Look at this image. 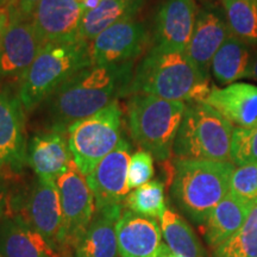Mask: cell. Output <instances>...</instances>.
Returning a JSON list of instances; mask_svg holds the SVG:
<instances>
[{"label":"cell","instance_id":"obj_22","mask_svg":"<svg viewBox=\"0 0 257 257\" xmlns=\"http://www.w3.org/2000/svg\"><path fill=\"white\" fill-rule=\"evenodd\" d=\"M250 206L251 205L229 193L213 208L204 224V237L212 248L216 249L226 242L242 227L248 217Z\"/></svg>","mask_w":257,"mask_h":257},{"label":"cell","instance_id":"obj_19","mask_svg":"<svg viewBox=\"0 0 257 257\" xmlns=\"http://www.w3.org/2000/svg\"><path fill=\"white\" fill-rule=\"evenodd\" d=\"M0 256L63 257L57 246L19 216L0 219Z\"/></svg>","mask_w":257,"mask_h":257},{"label":"cell","instance_id":"obj_29","mask_svg":"<svg viewBox=\"0 0 257 257\" xmlns=\"http://www.w3.org/2000/svg\"><path fill=\"white\" fill-rule=\"evenodd\" d=\"M230 154L237 166L257 162V127H234Z\"/></svg>","mask_w":257,"mask_h":257},{"label":"cell","instance_id":"obj_11","mask_svg":"<svg viewBox=\"0 0 257 257\" xmlns=\"http://www.w3.org/2000/svg\"><path fill=\"white\" fill-rule=\"evenodd\" d=\"M130 157V146L123 138L113 152L86 176V181L94 197L96 210L121 205L125 201L130 193L127 187Z\"/></svg>","mask_w":257,"mask_h":257},{"label":"cell","instance_id":"obj_27","mask_svg":"<svg viewBox=\"0 0 257 257\" xmlns=\"http://www.w3.org/2000/svg\"><path fill=\"white\" fill-rule=\"evenodd\" d=\"M214 257H257V201L250 206L242 227L214 249Z\"/></svg>","mask_w":257,"mask_h":257},{"label":"cell","instance_id":"obj_30","mask_svg":"<svg viewBox=\"0 0 257 257\" xmlns=\"http://www.w3.org/2000/svg\"><path fill=\"white\" fill-rule=\"evenodd\" d=\"M230 193L246 204L257 201V162L239 166L233 170Z\"/></svg>","mask_w":257,"mask_h":257},{"label":"cell","instance_id":"obj_40","mask_svg":"<svg viewBox=\"0 0 257 257\" xmlns=\"http://www.w3.org/2000/svg\"><path fill=\"white\" fill-rule=\"evenodd\" d=\"M2 79L3 78H2V76H0V87H2Z\"/></svg>","mask_w":257,"mask_h":257},{"label":"cell","instance_id":"obj_8","mask_svg":"<svg viewBox=\"0 0 257 257\" xmlns=\"http://www.w3.org/2000/svg\"><path fill=\"white\" fill-rule=\"evenodd\" d=\"M62 210L61 248L73 246L95 214V201L86 176L75 165L56 180Z\"/></svg>","mask_w":257,"mask_h":257},{"label":"cell","instance_id":"obj_17","mask_svg":"<svg viewBox=\"0 0 257 257\" xmlns=\"http://www.w3.org/2000/svg\"><path fill=\"white\" fill-rule=\"evenodd\" d=\"M120 257H157L162 231L155 218L123 210L115 226Z\"/></svg>","mask_w":257,"mask_h":257},{"label":"cell","instance_id":"obj_4","mask_svg":"<svg viewBox=\"0 0 257 257\" xmlns=\"http://www.w3.org/2000/svg\"><path fill=\"white\" fill-rule=\"evenodd\" d=\"M89 43L85 41L47 44L19 80L18 99L25 111L48 101L75 73L92 66Z\"/></svg>","mask_w":257,"mask_h":257},{"label":"cell","instance_id":"obj_28","mask_svg":"<svg viewBox=\"0 0 257 257\" xmlns=\"http://www.w3.org/2000/svg\"><path fill=\"white\" fill-rule=\"evenodd\" d=\"M127 210L140 216L149 218H161L166 211L165 186L161 181H149L133 192L125 199Z\"/></svg>","mask_w":257,"mask_h":257},{"label":"cell","instance_id":"obj_20","mask_svg":"<svg viewBox=\"0 0 257 257\" xmlns=\"http://www.w3.org/2000/svg\"><path fill=\"white\" fill-rule=\"evenodd\" d=\"M121 212V205L95 210L92 221L73 245L75 257H120L115 226Z\"/></svg>","mask_w":257,"mask_h":257},{"label":"cell","instance_id":"obj_41","mask_svg":"<svg viewBox=\"0 0 257 257\" xmlns=\"http://www.w3.org/2000/svg\"><path fill=\"white\" fill-rule=\"evenodd\" d=\"M0 257H2V256H0Z\"/></svg>","mask_w":257,"mask_h":257},{"label":"cell","instance_id":"obj_32","mask_svg":"<svg viewBox=\"0 0 257 257\" xmlns=\"http://www.w3.org/2000/svg\"><path fill=\"white\" fill-rule=\"evenodd\" d=\"M40 2L41 0H8L6 6L10 12V21L29 19Z\"/></svg>","mask_w":257,"mask_h":257},{"label":"cell","instance_id":"obj_23","mask_svg":"<svg viewBox=\"0 0 257 257\" xmlns=\"http://www.w3.org/2000/svg\"><path fill=\"white\" fill-rule=\"evenodd\" d=\"M144 0H102L95 9L82 15L79 28L80 40L91 43L112 25L133 19Z\"/></svg>","mask_w":257,"mask_h":257},{"label":"cell","instance_id":"obj_12","mask_svg":"<svg viewBox=\"0 0 257 257\" xmlns=\"http://www.w3.org/2000/svg\"><path fill=\"white\" fill-rule=\"evenodd\" d=\"M42 48L30 18L10 21L0 44V76L21 80Z\"/></svg>","mask_w":257,"mask_h":257},{"label":"cell","instance_id":"obj_9","mask_svg":"<svg viewBox=\"0 0 257 257\" xmlns=\"http://www.w3.org/2000/svg\"><path fill=\"white\" fill-rule=\"evenodd\" d=\"M148 41L149 37L143 23L134 18L120 22L89 43L92 63L96 66L134 63L142 55Z\"/></svg>","mask_w":257,"mask_h":257},{"label":"cell","instance_id":"obj_10","mask_svg":"<svg viewBox=\"0 0 257 257\" xmlns=\"http://www.w3.org/2000/svg\"><path fill=\"white\" fill-rule=\"evenodd\" d=\"M81 18L79 0H41L30 16L43 47L79 41Z\"/></svg>","mask_w":257,"mask_h":257},{"label":"cell","instance_id":"obj_1","mask_svg":"<svg viewBox=\"0 0 257 257\" xmlns=\"http://www.w3.org/2000/svg\"><path fill=\"white\" fill-rule=\"evenodd\" d=\"M134 74V63L92 64L79 70L48 100L51 130L67 133L69 125L130 94Z\"/></svg>","mask_w":257,"mask_h":257},{"label":"cell","instance_id":"obj_38","mask_svg":"<svg viewBox=\"0 0 257 257\" xmlns=\"http://www.w3.org/2000/svg\"><path fill=\"white\" fill-rule=\"evenodd\" d=\"M6 3H8V0H0V8H2V6H5Z\"/></svg>","mask_w":257,"mask_h":257},{"label":"cell","instance_id":"obj_21","mask_svg":"<svg viewBox=\"0 0 257 257\" xmlns=\"http://www.w3.org/2000/svg\"><path fill=\"white\" fill-rule=\"evenodd\" d=\"M237 127H257V86L236 82L224 88L212 86L205 100Z\"/></svg>","mask_w":257,"mask_h":257},{"label":"cell","instance_id":"obj_36","mask_svg":"<svg viewBox=\"0 0 257 257\" xmlns=\"http://www.w3.org/2000/svg\"><path fill=\"white\" fill-rule=\"evenodd\" d=\"M157 257H182V256L175 255V253L168 248V245H167V244L162 243L161 244V248H160V251H159V255H157Z\"/></svg>","mask_w":257,"mask_h":257},{"label":"cell","instance_id":"obj_16","mask_svg":"<svg viewBox=\"0 0 257 257\" xmlns=\"http://www.w3.org/2000/svg\"><path fill=\"white\" fill-rule=\"evenodd\" d=\"M27 162L38 179L56 181L73 165L67 133L51 130L29 141Z\"/></svg>","mask_w":257,"mask_h":257},{"label":"cell","instance_id":"obj_3","mask_svg":"<svg viewBox=\"0 0 257 257\" xmlns=\"http://www.w3.org/2000/svg\"><path fill=\"white\" fill-rule=\"evenodd\" d=\"M233 163L176 160L170 194L194 223L204 225L213 208L230 193Z\"/></svg>","mask_w":257,"mask_h":257},{"label":"cell","instance_id":"obj_33","mask_svg":"<svg viewBox=\"0 0 257 257\" xmlns=\"http://www.w3.org/2000/svg\"><path fill=\"white\" fill-rule=\"evenodd\" d=\"M10 24V12L8 6H2L0 8V44H2L3 37H4L6 29Z\"/></svg>","mask_w":257,"mask_h":257},{"label":"cell","instance_id":"obj_24","mask_svg":"<svg viewBox=\"0 0 257 257\" xmlns=\"http://www.w3.org/2000/svg\"><path fill=\"white\" fill-rule=\"evenodd\" d=\"M252 54L249 44L233 35L224 42L211 63V72L221 86L250 78Z\"/></svg>","mask_w":257,"mask_h":257},{"label":"cell","instance_id":"obj_39","mask_svg":"<svg viewBox=\"0 0 257 257\" xmlns=\"http://www.w3.org/2000/svg\"><path fill=\"white\" fill-rule=\"evenodd\" d=\"M202 2H206V3H214V2H219V0H202ZM223 2V0H220Z\"/></svg>","mask_w":257,"mask_h":257},{"label":"cell","instance_id":"obj_13","mask_svg":"<svg viewBox=\"0 0 257 257\" xmlns=\"http://www.w3.org/2000/svg\"><path fill=\"white\" fill-rule=\"evenodd\" d=\"M24 111L18 96L0 92V168L18 172L27 162Z\"/></svg>","mask_w":257,"mask_h":257},{"label":"cell","instance_id":"obj_26","mask_svg":"<svg viewBox=\"0 0 257 257\" xmlns=\"http://www.w3.org/2000/svg\"><path fill=\"white\" fill-rule=\"evenodd\" d=\"M221 4L231 35L257 44V0H223Z\"/></svg>","mask_w":257,"mask_h":257},{"label":"cell","instance_id":"obj_37","mask_svg":"<svg viewBox=\"0 0 257 257\" xmlns=\"http://www.w3.org/2000/svg\"><path fill=\"white\" fill-rule=\"evenodd\" d=\"M250 78L257 81V54L252 55L251 61V72H250Z\"/></svg>","mask_w":257,"mask_h":257},{"label":"cell","instance_id":"obj_15","mask_svg":"<svg viewBox=\"0 0 257 257\" xmlns=\"http://www.w3.org/2000/svg\"><path fill=\"white\" fill-rule=\"evenodd\" d=\"M24 218L53 245L61 248L62 210L56 181L37 179L27 201Z\"/></svg>","mask_w":257,"mask_h":257},{"label":"cell","instance_id":"obj_35","mask_svg":"<svg viewBox=\"0 0 257 257\" xmlns=\"http://www.w3.org/2000/svg\"><path fill=\"white\" fill-rule=\"evenodd\" d=\"M6 188L5 186L0 182V219H2V216L4 214L5 205H6Z\"/></svg>","mask_w":257,"mask_h":257},{"label":"cell","instance_id":"obj_14","mask_svg":"<svg viewBox=\"0 0 257 257\" xmlns=\"http://www.w3.org/2000/svg\"><path fill=\"white\" fill-rule=\"evenodd\" d=\"M197 15L194 0H166L155 18V47L186 51L194 30Z\"/></svg>","mask_w":257,"mask_h":257},{"label":"cell","instance_id":"obj_5","mask_svg":"<svg viewBox=\"0 0 257 257\" xmlns=\"http://www.w3.org/2000/svg\"><path fill=\"white\" fill-rule=\"evenodd\" d=\"M186 106L181 101L134 94L127 102V120L135 142L160 162L169 160Z\"/></svg>","mask_w":257,"mask_h":257},{"label":"cell","instance_id":"obj_25","mask_svg":"<svg viewBox=\"0 0 257 257\" xmlns=\"http://www.w3.org/2000/svg\"><path fill=\"white\" fill-rule=\"evenodd\" d=\"M161 231L168 248L182 257H205V251L189 224L180 214L166 208L160 218Z\"/></svg>","mask_w":257,"mask_h":257},{"label":"cell","instance_id":"obj_2","mask_svg":"<svg viewBox=\"0 0 257 257\" xmlns=\"http://www.w3.org/2000/svg\"><path fill=\"white\" fill-rule=\"evenodd\" d=\"M208 76L186 51L153 47L134 74L130 94H148L170 101L202 102L211 92Z\"/></svg>","mask_w":257,"mask_h":257},{"label":"cell","instance_id":"obj_34","mask_svg":"<svg viewBox=\"0 0 257 257\" xmlns=\"http://www.w3.org/2000/svg\"><path fill=\"white\" fill-rule=\"evenodd\" d=\"M79 2H80V5H81L82 15H83V14H86V12L95 9L96 6L100 4L102 0H79Z\"/></svg>","mask_w":257,"mask_h":257},{"label":"cell","instance_id":"obj_6","mask_svg":"<svg viewBox=\"0 0 257 257\" xmlns=\"http://www.w3.org/2000/svg\"><path fill=\"white\" fill-rule=\"evenodd\" d=\"M233 125L206 102H189L176 136V160L230 162Z\"/></svg>","mask_w":257,"mask_h":257},{"label":"cell","instance_id":"obj_31","mask_svg":"<svg viewBox=\"0 0 257 257\" xmlns=\"http://www.w3.org/2000/svg\"><path fill=\"white\" fill-rule=\"evenodd\" d=\"M154 176V157L146 150H140L130 157L127 168V187L136 189L148 184Z\"/></svg>","mask_w":257,"mask_h":257},{"label":"cell","instance_id":"obj_7","mask_svg":"<svg viewBox=\"0 0 257 257\" xmlns=\"http://www.w3.org/2000/svg\"><path fill=\"white\" fill-rule=\"evenodd\" d=\"M67 136L74 165L82 175L87 176L123 140L118 101L69 125Z\"/></svg>","mask_w":257,"mask_h":257},{"label":"cell","instance_id":"obj_18","mask_svg":"<svg viewBox=\"0 0 257 257\" xmlns=\"http://www.w3.org/2000/svg\"><path fill=\"white\" fill-rule=\"evenodd\" d=\"M231 36L225 18L211 9L198 10L197 21L186 54L199 70L208 76V69L217 51Z\"/></svg>","mask_w":257,"mask_h":257}]
</instances>
